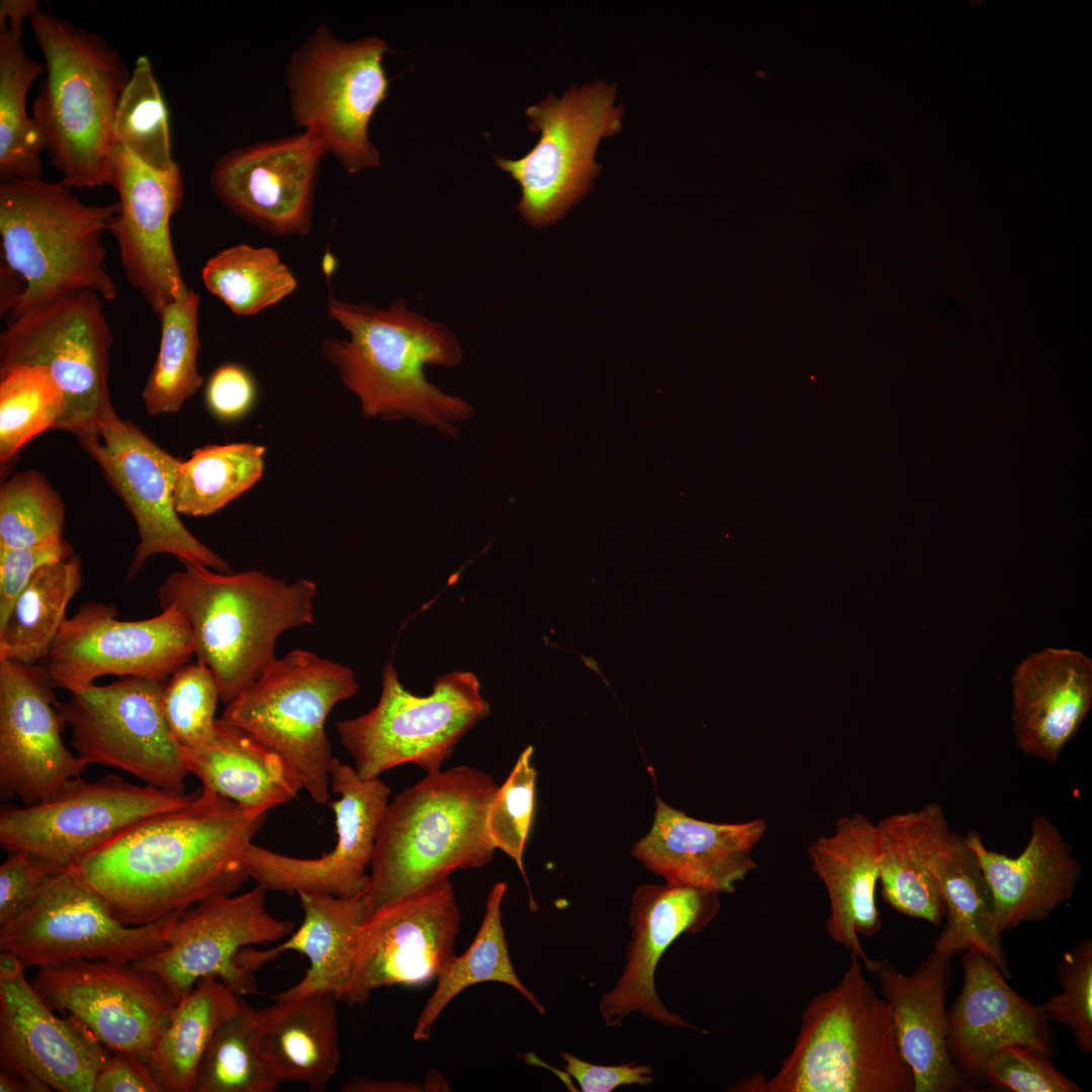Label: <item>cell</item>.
I'll return each instance as SVG.
<instances>
[{
	"label": "cell",
	"mask_w": 1092,
	"mask_h": 1092,
	"mask_svg": "<svg viewBox=\"0 0 1092 1092\" xmlns=\"http://www.w3.org/2000/svg\"><path fill=\"white\" fill-rule=\"evenodd\" d=\"M219 979H200L173 1009L148 1065L162 1092H194L202 1057L238 997Z\"/></svg>",
	"instance_id": "74e56055"
},
{
	"label": "cell",
	"mask_w": 1092,
	"mask_h": 1092,
	"mask_svg": "<svg viewBox=\"0 0 1092 1092\" xmlns=\"http://www.w3.org/2000/svg\"><path fill=\"white\" fill-rule=\"evenodd\" d=\"M943 898L945 923L932 950L950 959L977 950L991 960L1006 977L1010 968L992 917V893L976 854L964 836L953 833L933 864Z\"/></svg>",
	"instance_id": "8d00e7d4"
},
{
	"label": "cell",
	"mask_w": 1092,
	"mask_h": 1092,
	"mask_svg": "<svg viewBox=\"0 0 1092 1092\" xmlns=\"http://www.w3.org/2000/svg\"><path fill=\"white\" fill-rule=\"evenodd\" d=\"M327 152L310 133L229 151L210 174L215 196L238 216L274 236H304Z\"/></svg>",
	"instance_id": "d4e9b609"
},
{
	"label": "cell",
	"mask_w": 1092,
	"mask_h": 1092,
	"mask_svg": "<svg viewBox=\"0 0 1092 1092\" xmlns=\"http://www.w3.org/2000/svg\"><path fill=\"white\" fill-rule=\"evenodd\" d=\"M112 332L102 298L81 289L7 317L0 334V375L19 365L46 368L65 405L55 430L99 437L115 414L109 393Z\"/></svg>",
	"instance_id": "9c48e42d"
},
{
	"label": "cell",
	"mask_w": 1092,
	"mask_h": 1092,
	"mask_svg": "<svg viewBox=\"0 0 1092 1092\" xmlns=\"http://www.w3.org/2000/svg\"><path fill=\"white\" fill-rule=\"evenodd\" d=\"M256 385L250 372L236 363L216 368L205 388L208 411L218 420L232 422L245 417L256 400Z\"/></svg>",
	"instance_id": "9f6ffc18"
},
{
	"label": "cell",
	"mask_w": 1092,
	"mask_h": 1092,
	"mask_svg": "<svg viewBox=\"0 0 1092 1092\" xmlns=\"http://www.w3.org/2000/svg\"><path fill=\"white\" fill-rule=\"evenodd\" d=\"M331 802L337 842L317 858L277 853L253 842L246 854L249 876L266 891L323 893L343 898L365 896L379 826L390 789L379 778L362 779L355 767L334 757L330 766Z\"/></svg>",
	"instance_id": "44dd1931"
},
{
	"label": "cell",
	"mask_w": 1092,
	"mask_h": 1092,
	"mask_svg": "<svg viewBox=\"0 0 1092 1092\" xmlns=\"http://www.w3.org/2000/svg\"><path fill=\"white\" fill-rule=\"evenodd\" d=\"M964 984L948 1011L947 1051L967 1081L982 1080L995 1052L1026 1045L1051 1057L1055 1035L1039 1006L1011 988L998 967L977 950L962 957Z\"/></svg>",
	"instance_id": "4316f807"
},
{
	"label": "cell",
	"mask_w": 1092,
	"mask_h": 1092,
	"mask_svg": "<svg viewBox=\"0 0 1092 1092\" xmlns=\"http://www.w3.org/2000/svg\"><path fill=\"white\" fill-rule=\"evenodd\" d=\"M328 314L348 338L326 339L321 354L359 398L364 416L411 418L454 437V423L473 415L466 401L446 394L424 373L426 365L455 367L461 362L460 344L448 327L411 310L403 297L384 309L344 301L330 291Z\"/></svg>",
	"instance_id": "7a4b0ae2"
},
{
	"label": "cell",
	"mask_w": 1092,
	"mask_h": 1092,
	"mask_svg": "<svg viewBox=\"0 0 1092 1092\" xmlns=\"http://www.w3.org/2000/svg\"><path fill=\"white\" fill-rule=\"evenodd\" d=\"M61 494L38 470L16 473L0 488V550L20 549L64 539Z\"/></svg>",
	"instance_id": "c3c4849f"
},
{
	"label": "cell",
	"mask_w": 1092,
	"mask_h": 1092,
	"mask_svg": "<svg viewBox=\"0 0 1092 1092\" xmlns=\"http://www.w3.org/2000/svg\"><path fill=\"white\" fill-rule=\"evenodd\" d=\"M182 911L155 922L126 925L73 868L63 870L23 913L0 925V950L24 969L71 960L132 963L167 946Z\"/></svg>",
	"instance_id": "5bb4252c"
},
{
	"label": "cell",
	"mask_w": 1092,
	"mask_h": 1092,
	"mask_svg": "<svg viewBox=\"0 0 1092 1092\" xmlns=\"http://www.w3.org/2000/svg\"><path fill=\"white\" fill-rule=\"evenodd\" d=\"M112 186L118 210L108 232L114 237L124 276L159 317L171 302L191 290L174 252L170 222L182 208L184 183L178 165L167 171L148 167L116 146Z\"/></svg>",
	"instance_id": "cb8c5ba5"
},
{
	"label": "cell",
	"mask_w": 1092,
	"mask_h": 1092,
	"mask_svg": "<svg viewBox=\"0 0 1092 1092\" xmlns=\"http://www.w3.org/2000/svg\"><path fill=\"white\" fill-rule=\"evenodd\" d=\"M38 9L35 0H1L0 27L7 25L14 30L22 31L23 21L30 18Z\"/></svg>",
	"instance_id": "94428289"
},
{
	"label": "cell",
	"mask_w": 1092,
	"mask_h": 1092,
	"mask_svg": "<svg viewBox=\"0 0 1092 1092\" xmlns=\"http://www.w3.org/2000/svg\"><path fill=\"white\" fill-rule=\"evenodd\" d=\"M30 984L51 1009L76 1019L104 1048L147 1063L176 1006L163 983L132 963L71 960L37 968Z\"/></svg>",
	"instance_id": "d6986e66"
},
{
	"label": "cell",
	"mask_w": 1092,
	"mask_h": 1092,
	"mask_svg": "<svg viewBox=\"0 0 1092 1092\" xmlns=\"http://www.w3.org/2000/svg\"><path fill=\"white\" fill-rule=\"evenodd\" d=\"M126 782L115 774L98 781H67L51 800L0 811V845L26 850L62 870L132 826L187 805L198 794Z\"/></svg>",
	"instance_id": "4fadbf2b"
},
{
	"label": "cell",
	"mask_w": 1092,
	"mask_h": 1092,
	"mask_svg": "<svg viewBox=\"0 0 1092 1092\" xmlns=\"http://www.w3.org/2000/svg\"><path fill=\"white\" fill-rule=\"evenodd\" d=\"M64 394L41 366L19 365L0 375V463H9L34 437L55 430Z\"/></svg>",
	"instance_id": "7dc6e473"
},
{
	"label": "cell",
	"mask_w": 1092,
	"mask_h": 1092,
	"mask_svg": "<svg viewBox=\"0 0 1092 1092\" xmlns=\"http://www.w3.org/2000/svg\"><path fill=\"white\" fill-rule=\"evenodd\" d=\"M508 886L496 883L488 892L480 927L464 953L454 957L437 976L438 983L426 1001L413 1032L415 1040H427L446 1006L464 989L479 983L498 982L513 987L543 1014L536 995L519 979L511 960L503 925L502 904Z\"/></svg>",
	"instance_id": "f35d334b"
},
{
	"label": "cell",
	"mask_w": 1092,
	"mask_h": 1092,
	"mask_svg": "<svg viewBox=\"0 0 1092 1092\" xmlns=\"http://www.w3.org/2000/svg\"><path fill=\"white\" fill-rule=\"evenodd\" d=\"M497 787L484 770L458 765L427 774L388 802L365 895L370 913L456 870L486 866L496 850L487 811Z\"/></svg>",
	"instance_id": "3957f363"
},
{
	"label": "cell",
	"mask_w": 1092,
	"mask_h": 1092,
	"mask_svg": "<svg viewBox=\"0 0 1092 1092\" xmlns=\"http://www.w3.org/2000/svg\"><path fill=\"white\" fill-rule=\"evenodd\" d=\"M22 44V31L0 27V178L1 182L41 179L46 141L26 109L32 83L43 73Z\"/></svg>",
	"instance_id": "60d3db41"
},
{
	"label": "cell",
	"mask_w": 1092,
	"mask_h": 1092,
	"mask_svg": "<svg viewBox=\"0 0 1092 1092\" xmlns=\"http://www.w3.org/2000/svg\"><path fill=\"white\" fill-rule=\"evenodd\" d=\"M46 666L0 659V798L23 806L54 798L89 763L63 741L67 726Z\"/></svg>",
	"instance_id": "603a6c76"
},
{
	"label": "cell",
	"mask_w": 1092,
	"mask_h": 1092,
	"mask_svg": "<svg viewBox=\"0 0 1092 1092\" xmlns=\"http://www.w3.org/2000/svg\"><path fill=\"white\" fill-rule=\"evenodd\" d=\"M759 1080V1079H758ZM762 1092H914L889 1007L855 956L803 1010L795 1044Z\"/></svg>",
	"instance_id": "52a82bcc"
},
{
	"label": "cell",
	"mask_w": 1092,
	"mask_h": 1092,
	"mask_svg": "<svg viewBox=\"0 0 1092 1092\" xmlns=\"http://www.w3.org/2000/svg\"><path fill=\"white\" fill-rule=\"evenodd\" d=\"M279 1084L262 1050L258 1009L239 996L202 1057L194 1092H275Z\"/></svg>",
	"instance_id": "b9f144b4"
},
{
	"label": "cell",
	"mask_w": 1092,
	"mask_h": 1092,
	"mask_svg": "<svg viewBox=\"0 0 1092 1092\" xmlns=\"http://www.w3.org/2000/svg\"><path fill=\"white\" fill-rule=\"evenodd\" d=\"M489 709L472 672L443 674L432 694L421 697L406 691L387 663L377 705L359 717L337 722L336 729L362 779L379 778L404 763L431 774L441 769Z\"/></svg>",
	"instance_id": "8fae6325"
},
{
	"label": "cell",
	"mask_w": 1092,
	"mask_h": 1092,
	"mask_svg": "<svg viewBox=\"0 0 1092 1092\" xmlns=\"http://www.w3.org/2000/svg\"><path fill=\"white\" fill-rule=\"evenodd\" d=\"M1060 993L1039 1005L1049 1021L1067 1026L1076 1048L1092 1054V940L1084 938L1063 952L1057 968Z\"/></svg>",
	"instance_id": "816d5d0a"
},
{
	"label": "cell",
	"mask_w": 1092,
	"mask_h": 1092,
	"mask_svg": "<svg viewBox=\"0 0 1092 1092\" xmlns=\"http://www.w3.org/2000/svg\"><path fill=\"white\" fill-rule=\"evenodd\" d=\"M616 86L595 81L572 86L527 108L529 128L540 133L526 156L495 157V165L522 191L518 210L534 228L555 223L592 188L600 173L594 157L600 141L621 130L622 106H614Z\"/></svg>",
	"instance_id": "7c38bea8"
},
{
	"label": "cell",
	"mask_w": 1092,
	"mask_h": 1092,
	"mask_svg": "<svg viewBox=\"0 0 1092 1092\" xmlns=\"http://www.w3.org/2000/svg\"><path fill=\"white\" fill-rule=\"evenodd\" d=\"M461 914L450 879L369 914L358 931L350 983L341 1001L363 1007L371 993L427 982L455 957Z\"/></svg>",
	"instance_id": "ffe728a7"
},
{
	"label": "cell",
	"mask_w": 1092,
	"mask_h": 1092,
	"mask_svg": "<svg viewBox=\"0 0 1092 1092\" xmlns=\"http://www.w3.org/2000/svg\"><path fill=\"white\" fill-rule=\"evenodd\" d=\"M303 919L284 942L266 949L244 947L238 963L255 973L287 950L305 956L309 966L295 985L272 996L273 1000L293 999L311 994H333L341 1001L353 973L356 940L370 914L365 896L343 898L323 893H298Z\"/></svg>",
	"instance_id": "d6a6232c"
},
{
	"label": "cell",
	"mask_w": 1092,
	"mask_h": 1092,
	"mask_svg": "<svg viewBox=\"0 0 1092 1092\" xmlns=\"http://www.w3.org/2000/svg\"><path fill=\"white\" fill-rule=\"evenodd\" d=\"M964 839L990 887L993 924L999 935L1025 922L1049 919L1074 897L1083 868L1049 817L1038 815L1031 820L1028 841L1015 857L989 849L977 830Z\"/></svg>",
	"instance_id": "f1b7e54d"
},
{
	"label": "cell",
	"mask_w": 1092,
	"mask_h": 1092,
	"mask_svg": "<svg viewBox=\"0 0 1092 1092\" xmlns=\"http://www.w3.org/2000/svg\"><path fill=\"white\" fill-rule=\"evenodd\" d=\"M93 1092H162L148 1063L131 1054L114 1052L99 1069Z\"/></svg>",
	"instance_id": "680465c9"
},
{
	"label": "cell",
	"mask_w": 1092,
	"mask_h": 1092,
	"mask_svg": "<svg viewBox=\"0 0 1092 1092\" xmlns=\"http://www.w3.org/2000/svg\"><path fill=\"white\" fill-rule=\"evenodd\" d=\"M294 922L274 917L260 885L234 895H218L183 910L168 929L167 946L132 965L156 976L177 1005L202 978L219 979L240 996L257 989L254 973L238 954L249 945L289 936Z\"/></svg>",
	"instance_id": "ac0fdd59"
},
{
	"label": "cell",
	"mask_w": 1092,
	"mask_h": 1092,
	"mask_svg": "<svg viewBox=\"0 0 1092 1092\" xmlns=\"http://www.w3.org/2000/svg\"><path fill=\"white\" fill-rule=\"evenodd\" d=\"M81 583L82 561L77 555L39 568L0 625V659L42 662Z\"/></svg>",
	"instance_id": "ab89813d"
},
{
	"label": "cell",
	"mask_w": 1092,
	"mask_h": 1092,
	"mask_svg": "<svg viewBox=\"0 0 1092 1092\" xmlns=\"http://www.w3.org/2000/svg\"><path fill=\"white\" fill-rule=\"evenodd\" d=\"M534 747L529 745L518 757L511 774L497 790L487 811V831L495 849H500L517 863L525 879L532 911L537 904L530 891L523 855L535 812L537 770L532 762Z\"/></svg>",
	"instance_id": "f907efd6"
},
{
	"label": "cell",
	"mask_w": 1092,
	"mask_h": 1092,
	"mask_svg": "<svg viewBox=\"0 0 1092 1092\" xmlns=\"http://www.w3.org/2000/svg\"><path fill=\"white\" fill-rule=\"evenodd\" d=\"M29 23L46 62L32 104L52 166L69 188L112 185L114 118L130 73L119 52L90 30L37 10Z\"/></svg>",
	"instance_id": "277c9868"
},
{
	"label": "cell",
	"mask_w": 1092,
	"mask_h": 1092,
	"mask_svg": "<svg viewBox=\"0 0 1092 1092\" xmlns=\"http://www.w3.org/2000/svg\"><path fill=\"white\" fill-rule=\"evenodd\" d=\"M206 289L237 315L249 316L289 296L297 280L270 247L239 244L211 257L201 270Z\"/></svg>",
	"instance_id": "f6af8a7d"
},
{
	"label": "cell",
	"mask_w": 1092,
	"mask_h": 1092,
	"mask_svg": "<svg viewBox=\"0 0 1092 1092\" xmlns=\"http://www.w3.org/2000/svg\"><path fill=\"white\" fill-rule=\"evenodd\" d=\"M166 680L119 677L70 693L59 707L78 755L146 785L185 792L189 771L161 706Z\"/></svg>",
	"instance_id": "9a60e30c"
},
{
	"label": "cell",
	"mask_w": 1092,
	"mask_h": 1092,
	"mask_svg": "<svg viewBox=\"0 0 1092 1092\" xmlns=\"http://www.w3.org/2000/svg\"><path fill=\"white\" fill-rule=\"evenodd\" d=\"M71 544L58 542L20 549L0 550V625L32 575L42 566L73 557Z\"/></svg>",
	"instance_id": "11a10c76"
},
{
	"label": "cell",
	"mask_w": 1092,
	"mask_h": 1092,
	"mask_svg": "<svg viewBox=\"0 0 1092 1092\" xmlns=\"http://www.w3.org/2000/svg\"><path fill=\"white\" fill-rule=\"evenodd\" d=\"M264 446L253 443L205 445L182 461L174 487L178 514L216 513L250 489L264 471Z\"/></svg>",
	"instance_id": "7bdbcfd3"
},
{
	"label": "cell",
	"mask_w": 1092,
	"mask_h": 1092,
	"mask_svg": "<svg viewBox=\"0 0 1092 1092\" xmlns=\"http://www.w3.org/2000/svg\"><path fill=\"white\" fill-rule=\"evenodd\" d=\"M322 268L327 278L330 279L336 268V259L329 251L323 259Z\"/></svg>",
	"instance_id": "be15d7a7"
},
{
	"label": "cell",
	"mask_w": 1092,
	"mask_h": 1092,
	"mask_svg": "<svg viewBox=\"0 0 1092 1092\" xmlns=\"http://www.w3.org/2000/svg\"><path fill=\"white\" fill-rule=\"evenodd\" d=\"M1 1092H29L26 1083L18 1076L2 1071L0 1073Z\"/></svg>",
	"instance_id": "6125c7cd"
},
{
	"label": "cell",
	"mask_w": 1092,
	"mask_h": 1092,
	"mask_svg": "<svg viewBox=\"0 0 1092 1092\" xmlns=\"http://www.w3.org/2000/svg\"><path fill=\"white\" fill-rule=\"evenodd\" d=\"M877 829L883 899L899 913L938 927L945 907L933 864L953 835L942 806L929 802L892 814Z\"/></svg>",
	"instance_id": "836d02e7"
},
{
	"label": "cell",
	"mask_w": 1092,
	"mask_h": 1092,
	"mask_svg": "<svg viewBox=\"0 0 1092 1092\" xmlns=\"http://www.w3.org/2000/svg\"><path fill=\"white\" fill-rule=\"evenodd\" d=\"M266 817L202 787L187 805L123 831L73 869L123 924L155 922L240 890Z\"/></svg>",
	"instance_id": "6da1fadb"
},
{
	"label": "cell",
	"mask_w": 1092,
	"mask_h": 1092,
	"mask_svg": "<svg viewBox=\"0 0 1092 1092\" xmlns=\"http://www.w3.org/2000/svg\"><path fill=\"white\" fill-rule=\"evenodd\" d=\"M220 699L212 671L200 662H188L167 680L161 697L170 732L181 749H196L215 735V710Z\"/></svg>",
	"instance_id": "681fc988"
},
{
	"label": "cell",
	"mask_w": 1092,
	"mask_h": 1092,
	"mask_svg": "<svg viewBox=\"0 0 1092 1092\" xmlns=\"http://www.w3.org/2000/svg\"><path fill=\"white\" fill-rule=\"evenodd\" d=\"M181 751L203 788L248 808L268 812L303 789L301 777L282 756L220 718L208 744Z\"/></svg>",
	"instance_id": "d590c367"
},
{
	"label": "cell",
	"mask_w": 1092,
	"mask_h": 1092,
	"mask_svg": "<svg viewBox=\"0 0 1092 1092\" xmlns=\"http://www.w3.org/2000/svg\"><path fill=\"white\" fill-rule=\"evenodd\" d=\"M114 139L150 168L167 171L177 164L171 152L169 113L147 56H139L121 93Z\"/></svg>",
	"instance_id": "bcb514c9"
},
{
	"label": "cell",
	"mask_w": 1092,
	"mask_h": 1092,
	"mask_svg": "<svg viewBox=\"0 0 1092 1092\" xmlns=\"http://www.w3.org/2000/svg\"><path fill=\"white\" fill-rule=\"evenodd\" d=\"M193 656L192 630L178 610L122 621L114 606L89 601L66 619L41 663L55 688L73 693L103 675L165 680Z\"/></svg>",
	"instance_id": "2e32d148"
},
{
	"label": "cell",
	"mask_w": 1092,
	"mask_h": 1092,
	"mask_svg": "<svg viewBox=\"0 0 1092 1092\" xmlns=\"http://www.w3.org/2000/svg\"><path fill=\"white\" fill-rule=\"evenodd\" d=\"M12 954L0 953V1064L29 1092H93L108 1059L100 1041L76 1019L55 1014Z\"/></svg>",
	"instance_id": "7402d4cb"
},
{
	"label": "cell",
	"mask_w": 1092,
	"mask_h": 1092,
	"mask_svg": "<svg viewBox=\"0 0 1092 1092\" xmlns=\"http://www.w3.org/2000/svg\"><path fill=\"white\" fill-rule=\"evenodd\" d=\"M1052 1059L1030 1046H1006L987 1059L982 1080L1012 1092H1082L1078 1084L1055 1067Z\"/></svg>",
	"instance_id": "f5cc1de1"
},
{
	"label": "cell",
	"mask_w": 1092,
	"mask_h": 1092,
	"mask_svg": "<svg viewBox=\"0 0 1092 1092\" xmlns=\"http://www.w3.org/2000/svg\"><path fill=\"white\" fill-rule=\"evenodd\" d=\"M78 441L98 464L136 525L139 543L127 579L133 578L148 559L163 553L174 555L182 564L232 572L229 563L197 540L178 517L174 487L180 459L116 413L102 423L99 437Z\"/></svg>",
	"instance_id": "e0dca14e"
},
{
	"label": "cell",
	"mask_w": 1092,
	"mask_h": 1092,
	"mask_svg": "<svg viewBox=\"0 0 1092 1092\" xmlns=\"http://www.w3.org/2000/svg\"><path fill=\"white\" fill-rule=\"evenodd\" d=\"M564 1071L583 1092H611L625 1085L648 1086L654 1082L648 1065L627 1063L603 1066L585 1062L569 1053H561Z\"/></svg>",
	"instance_id": "6f0895ef"
},
{
	"label": "cell",
	"mask_w": 1092,
	"mask_h": 1092,
	"mask_svg": "<svg viewBox=\"0 0 1092 1092\" xmlns=\"http://www.w3.org/2000/svg\"><path fill=\"white\" fill-rule=\"evenodd\" d=\"M719 893L700 888L646 884L639 886L630 906L631 940L626 963L612 989L599 1003L608 1026H618L633 1013L669 1026L692 1027L669 1011L655 989L657 965L681 934L703 930L717 916Z\"/></svg>",
	"instance_id": "484cf974"
},
{
	"label": "cell",
	"mask_w": 1092,
	"mask_h": 1092,
	"mask_svg": "<svg viewBox=\"0 0 1092 1092\" xmlns=\"http://www.w3.org/2000/svg\"><path fill=\"white\" fill-rule=\"evenodd\" d=\"M358 688L348 666L295 649L275 658L226 704L220 719L282 756L301 777L311 799L324 804L334 758L326 720Z\"/></svg>",
	"instance_id": "ba28073f"
},
{
	"label": "cell",
	"mask_w": 1092,
	"mask_h": 1092,
	"mask_svg": "<svg viewBox=\"0 0 1092 1092\" xmlns=\"http://www.w3.org/2000/svg\"><path fill=\"white\" fill-rule=\"evenodd\" d=\"M340 1091L342 1092H424L431 1091L426 1083L408 1080L388 1079L376 1080L365 1077H354L345 1082Z\"/></svg>",
	"instance_id": "91938a15"
},
{
	"label": "cell",
	"mask_w": 1092,
	"mask_h": 1092,
	"mask_svg": "<svg viewBox=\"0 0 1092 1092\" xmlns=\"http://www.w3.org/2000/svg\"><path fill=\"white\" fill-rule=\"evenodd\" d=\"M158 589L162 609L174 608L188 621L197 661L214 674L226 705L276 658L285 631L313 624L316 585L291 583L260 571L214 572L184 563Z\"/></svg>",
	"instance_id": "5b68a950"
},
{
	"label": "cell",
	"mask_w": 1092,
	"mask_h": 1092,
	"mask_svg": "<svg viewBox=\"0 0 1092 1092\" xmlns=\"http://www.w3.org/2000/svg\"><path fill=\"white\" fill-rule=\"evenodd\" d=\"M199 299V294L191 289L186 296L167 305L158 317L160 348L142 391L149 416L179 413L203 383L197 368Z\"/></svg>",
	"instance_id": "ee69618b"
},
{
	"label": "cell",
	"mask_w": 1092,
	"mask_h": 1092,
	"mask_svg": "<svg viewBox=\"0 0 1092 1092\" xmlns=\"http://www.w3.org/2000/svg\"><path fill=\"white\" fill-rule=\"evenodd\" d=\"M765 831L761 818L742 823L702 821L657 797L653 824L631 853L665 884L730 894L756 869L752 851Z\"/></svg>",
	"instance_id": "83f0119b"
},
{
	"label": "cell",
	"mask_w": 1092,
	"mask_h": 1092,
	"mask_svg": "<svg viewBox=\"0 0 1092 1092\" xmlns=\"http://www.w3.org/2000/svg\"><path fill=\"white\" fill-rule=\"evenodd\" d=\"M808 855L829 898L826 932L872 973L877 961L866 953L858 934L872 936L882 927L875 896L879 882L877 825L860 813L840 817L831 834L809 845Z\"/></svg>",
	"instance_id": "1f68e13d"
},
{
	"label": "cell",
	"mask_w": 1092,
	"mask_h": 1092,
	"mask_svg": "<svg viewBox=\"0 0 1092 1092\" xmlns=\"http://www.w3.org/2000/svg\"><path fill=\"white\" fill-rule=\"evenodd\" d=\"M875 974L887 1003L900 1053L912 1070L914 1092L966 1090L968 1081L947 1051L950 959L932 949L910 974L889 961H877Z\"/></svg>",
	"instance_id": "4dcf8cb0"
},
{
	"label": "cell",
	"mask_w": 1092,
	"mask_h": 1092,
	"mask_svg": "<svg viewBox=\"0 0 1092 1092\" xmlns=\"http://www.w3.org/2000/svg\"><path fill=\"white\" fill-rule=\"evenodd\" d=\"M62 871L29 851L8 852L0 867V925L27 910Z\"/></svg>",
	"instance_id": "db71d44e"
},
{
	"label": "cell",
	"mask_w": 1092,
	"mask_h": 1092,
	"mask_svg": "<svg viewBox=\"0 0 1092 1092\" xmlns=\"http://www.w3.org/2000/svg\"><path fill=\"white\" fill-rule=\"evenodd\" d=\"M378 36L336 38L320 24L286 68L291 115L349 174L378 167L380 153L368 136L370 119L387 97Z\"/></svg>",
	"instance_id": "30bf717a"
},
{
	"label": "cell",
	"mask_w": 1092,
	"mask_h": 1092,
	"mask_svg": "<svg viewBox=\"0 0 1092 1092\" xmlns=\"http://www.w3.org/2000/svg\"><path fill=\"white\" fill-rule=\"evenodd\" d=\"M337 1002L333 994L317 993L258 1009L262 1050L279 1083H301L313 1092L328 1088L341 1060Z\"/></svg>",
	"instance_id": "e575fe53"
},
{
	"label": "cell",
	"mask_w": 1092,
	"mask_h": 1092,
	"mask_svg": "<svg viewBox=\"0 0 1092 1092\" xmlns=\"http://www.w3.org/2000/svg\"><path fill=\"white\" fill-rule=\"evenodd\" d=\"M1016 747L1055 763L1092 708V660L1070 648L1029 654L1011 676Z\"/></svg>",
	"instance_id": "f546056e"
},
{
	"label": "cell",
	"mask_w": 1092,
	"mask_h": 1092,
	"mask_svg": "<svg viewBox=\"0 0 1092 1092\" xmlns=\"http://www.w3.org/2000/svg\"><path fill=\"white\" fill-rule=\"evenodd\" d=\"M118 207L86 204L61 181L1 182L0 274L20 289L7 317L81 289L115 300L103 236Z\"/></svg>",
	"instance_id": "8992f818"
}]
</instances>
